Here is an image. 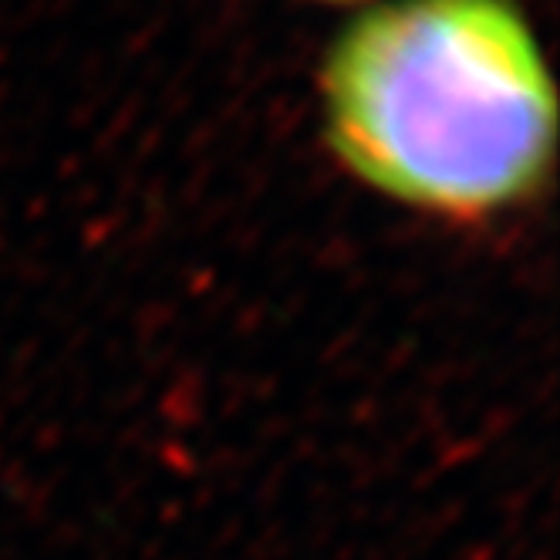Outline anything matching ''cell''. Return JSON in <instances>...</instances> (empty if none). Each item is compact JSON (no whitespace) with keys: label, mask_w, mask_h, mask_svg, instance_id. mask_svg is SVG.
Listing matches in <instances>:
<instances>
[{"label":"cell","mask_w":560,"mask_h":560,"mask_svg":"<svg viewBox=\"0 0 560 560\" xmlns=\"http://www.w3.org/2000/svg\"><path fill=\"white\" fill-rule=\"evenodd\" d=\"M325 129L378 196L450 223L527 207L557 149V98L510 0H398L358 18L325 65Z\"/></svg>","instance_id":"6da1fadb"}]
</instances>
